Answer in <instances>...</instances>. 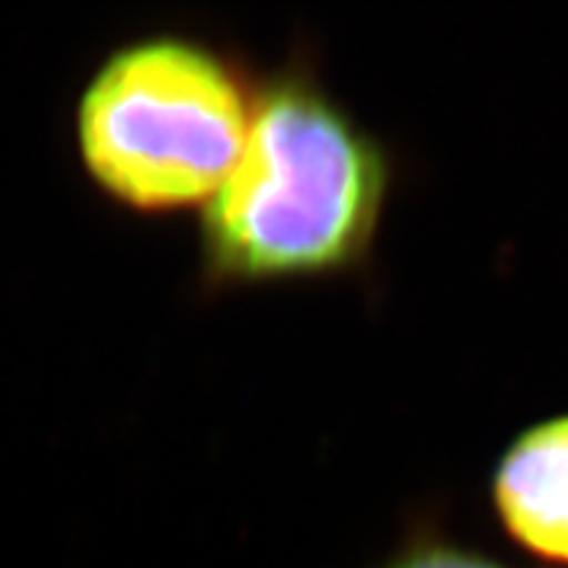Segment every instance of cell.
I'll return each instance as SVG.
<instances>
[{
	"label": "cell",
	"instance_id": "obj_1",
	"mask_svg": "<svg viewBox=\"0 0 568 568\" xmlns=\"http://www.w3.org/2000/svg\"><path fill=\"white\" fill-rule=\"evenodd\" d=\"M385 151L305 71L255 98L243 153L205 205L213 282L255 284L353 268L385 209Z\"/></svg>",
	"mask_w": 568,
	"mask_h": 568
},
{
	"label": "cell",
	"instance_id": "obj_2",
	"mask_svg": "<svg viewBox=\"0 0 568 568\" xmlns=\"http://www.w3.org/2000/svg\"><path fill=\"white\" fill-rule=\"evenodd\" d=\"M255 101L240 71L187 38L132 42L103 63L77 111L84 166L138 211L211 201L232 174Z\"/></svg>",
	"mask_w": 568,
	"mask_h": 568
},
{
	"label": "cell",
	"instance_id": "obj_3",
	"mask_svg": "<svg viewBox=\"0 0 568 568\" xmlns=\"http://www.w3.org/2000/svg\"><path fill=\"white\" fill-rule=\"evenodd\" d=\"M493 503L514 542L568 568V416L529 426L495 468Z\"/></svg>",
	"mask_w": 568,
	"mask_h": 568
},
{
	"label": "cell",
	"instance_id": "obj_4",
	"mask_svg": "<svg viewBox=\"0 0 568 568\" xmlns=\"http://www.w3.org/2000/svg\"><path fill=\"white\" fill-rule=\"evenodd\" d=\"M379 568H510L500 560L443 535H416Z\"/></svg>",
	"mask_w": 568,
	"mask_h": 568
}]
</instances>
